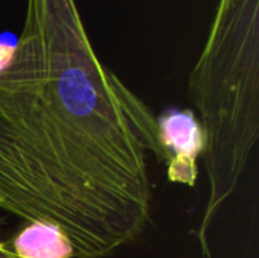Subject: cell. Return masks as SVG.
<instances>
[{
  "label": "cell",
  "instance_id": "obj_1",
  "mask_svg": "<svg viewBox=\"0 0 259 258\" xmlns=\"http://www.w3.org/2000/svg\"><path fill=\"white\" fill-rule=\"evenodd\" d=\"M149 154L164 161L156 117L97 56L76 0H27L0 71V210L108 257L150 222Z\"/></svg>",
  "mask_w": 259,
  "mask_h": 258
},
{
  "label": "cell",
  "instance_id": "obj_3",
  "mask_svg": "<svg viewBox=\"0 0 259 258\" xmlns=\"http://www.w3.org/2000/svg\"><path fill=\"white\" fill-rule=\"evenodd\" d=\"M156 128L168 179L194 187L199 175L197 160L205 149L200 122L190 109H167L156 117Z\"/></svg>",
  "mask_w": 259,
  "mask_h": 258
},
{
  "label": "cell",
  "instance_id": "obj_6",
  "mask_svg": "<svg viewBox=\"0 0 259 258\" xmlns=\"http://www.w3.org/2000/svg\"><path fill=\"white\" fill-rule=\"evenodd\" d=\"M2 213H3V211L0 210V228L3 227ZM0 258H18L15 254H14V251L11 249V246H9V240H6V242L0 240Z\"/></svg>",
  "mask_w": 259,
  "mask_h": 258
},
{
  "label": "cell",
  "instance_id": "obj_2",
  "mask_svg": "<svg viewBox=\"0 0 259 258\" xmlns=\"http://www.w3.org/2000/svg\"><path fill=\"white\" fill-rule=\"evenodd\" d=\"M188 97L205 138L209 190L199 233L206 246V231L238 189L258 141L259 0H219Z\"/></svg>",
  "mask_w": 259,
  "mask_h": 258
},
{
  "label": "cell",
  "instance_id": "obj_5",
  "mask_svg": "<svg viewBox=\"0 0 259 258\" xmlns=\"http://www.w3.org/2000/svg\"><path fill=\"white\" fill-rule=\"evenodd\" d=\"M18 38H12L9 33L0 36V71L11 62L15 49H17Z\"/></svg>",
  "mask_w": 259,
  "mask_h": 258
},
{
  "label": "cell",
  "instance_id": "obj_4",
  "mask_svg": "<svg viewBox=\"0 0 259 258\" xmlns=\"http://www.w3.org/2000/svg\"><path fill=\"white\" fill-rule=\"evenodd\" d=\"M9 246L18 258H76L68 237L56 227L26 222L9 239Z\"/></svg>",
  "mask_w": 259,
  "mask_h": 258
}]
</instances>
